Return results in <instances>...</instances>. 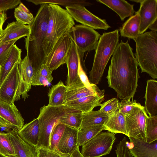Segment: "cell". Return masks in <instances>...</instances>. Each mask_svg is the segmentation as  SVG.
I'll list each match as a JSON object with an SVG mask.
<instances>
[{"label":"cell","mask_w":157,"mask_h":157,"mask_svg":"<svg viewBox=\"0 0 157 157\" xmlns=\"http://www.w3.org/2000/svg\"><path fill=\"white\" fill-rule=\"evenodd\" d=\"M138 66L128 40H121L112 55L106 78L109 86L122 100L133 99L140 77Z\"/></svg>","instance_id":"1"},{"label":"cell","mask_w":157,"mask_h":157,"mask_svg":"<svg viewBox=\"0 0 157 157\" xmlns=\"http://www.w3.org/2000/svg\"><path fill=\"white\" fill-rule=\"evenodd\" d=\"M48 4L40 5L36 16L29 25L30 32L25 38L26 56L31 62L34 74L46 63V59L43 48L49 21Z\"/></svg>","instance_id":"2"},{"label":"cell","mask_w":157,"mask_h":157,"mask_svg":"<svg viewBox=\"0 0 157 157\" xmlns=\"http://www.w3.org/2000/svg\"><path fill=\"white\" fill-rule=\"evenodd\" d=\"M49 21L43 48L45 58L59 40L69 33L75 23L74 19L65 10L58 5L49 4Z\"/></svg>","instance_id":"3"},{"label":"cell","mask_w":157,"mask_h":157,"mask_svg":"<svg viewBox=\"0 0 157 157\" xmlns=\"http://www.w3.org/2000/svg\"><path fill=\"white\" fill-rule=\"evenodd\" d=\"M136 44V58L141 72L157 78V32L151 31L133 39Z\"/></svg>","instance_id":"4"},{"label":"cell","mask_w":157,"mask_h":157,"mask_svg":"<svg viewBox=\"0 0 157 157\" xmlns=\"http://www.w3.org/2000/svg\"><path fill=\"white\" fill-rule=\"evenodd\" d=\"M119 40L118 29L101 35L95 49L93 64L89 72V81L91 84L97 85L101 81L105 68Z\"/></svg>","instance_id":"5"},{"label":"cell","mask_w":157,"mask_h":157,"mask_svg":"<svg viewBox=\"0 0 157 157\" xmlns=\"http://www.w3.org/2000/svg\"><path fill=\"white\" fill-rule=\"evenodd\" d=\"M76 110L64 105L56 107L44 105L40 108L37 118L40 126L39 138L35 149H49L50 135L55 125L66 113Z\"/></svg>","instance_id":"6"},{"label":"cell","mask_w":157,"mask_h":157,"mask_svg":"<svg viewBox=\"0 0 157 157\" xmlns=\"http://www.w3.org/2000/svg\"><path fill=\"white\" fill-rule=\"evenodd\" d=\"M69 33L76 46L81 62H83L84 53L95 49L101 35L94 29L80 25L73 26Z\"/></svg>","instance_id":"7"},{"label":"cell","mask_w":157,"mask_h":157,"mask_svg":"<svg viewBox=\"0 0 157 157\" xmlns=\"http://www.w3.org/2000/svg\"><path fill=\"white\" fill-rule=\"evenodd\" d=\"M116 139L113 133L101 132L82 146L81 153L84 157H101L109 154Z\"/></svg>","instance_id":"8"},{"label":"cell","mask_w":157,"mask_h":157,"mask_svg":"<svg viewBox=\"0 0 157 157\" xmlns=\"http://www.w3.org/2000/svg\"><path fill=\"white\" fill-rule=\"evenodd\" d=\"M148 117L144 107L140 103L125 115L128 137L144 139L146 119Z\"/></svg>","instance_id":"9"},{"label":"cell","mask_w":157,"mask_h":157,"mask_svg":"<svg viewBox=\"0 0 157 157\" xmlns=\"http://www.w3.org/2000/svg\"><path fill=\"white\" fill-rule=\"evenodd\" d=\"M66 10L72 18L77 22L94 29L107 30L110 28L105 19L94 15L81 5H75L66 7Z\"/></svg>","instance_id":"10"},{"label":"cell","mask_w":157,"mask_h":157,"mask_svg":"<svg viewBox=\"0 0 157 157\" xmlns=\"http://www.w3.org/2000/svg\"><path fill=\"white\" fill-rule=\"evenodd\" d=\"M71 45L69 33L61 37L55 45L46 58V64L53 71L65 63Z\"/></svg>","instance_id":"11"},{"label":"cell","mask_w":157,"mask_h":157,"mask_svg":"<svg viewBox=\"0 0 157 157\" xmlns=\"http://www.w3.org/2000/svg\"><path fill=\"white\" fill-rule=\"evenodd\" d=\"M20 74L19 85L15 97L14 101L20 99L21 96L25 100L28 97V92L31 89L34 70L32 63L26 56L18 64Z\"/></svg>","instance_id":"12"},{"label":"cell","mask_w":157,"mask_h":157,"mask_svg":"<svg viewBox=\"0 0 157 157\" xmlns=\"http://www.w3.org/2000/svg\"><path fill=\"white\" fill-rule=\"evenodd\" d=\"M19 63L15 64L0 87V99L11 104H14L15 97L19 84Z\"/></svg>","instance_id":"13"},{"label":"cell","mask_w":157,"mask_h":157,"mask_svg":"<svg viewBox=\"0 0 157 157\" xmlns=\"http://www.w3.org/2000/svg\"><path fill=\"white\" fill-rule=\"evenodd\" d=\"M137 12L140 18L139 34L144 33L154 22L157 21V0H141Z\"/></svg>","instance_id":"14"},{"label":"cell","mask_w":157,"mask_h":157,"mask_svg":"<svg viewBox=\"0 0 157 157\" xmlns=\"http://www.w3.org/2000/svg\"><path fill=\"white\" fill-rule=\"evenodd\" d=\"M129 138L130 144L131 145L128 148L132 156L134 157H157V140L149 143L143 139Z\"/></svg>","instance_id":"15"},{"label":"cell","mask_w":157,"mask_h":157,"mask_svg":"<svg viewBox=\"0 0 157 157\" xmlns=\"http://www.w3.org/2000/svg\"><path fill=\"white\" fill-rule=\"evenodd\" d=\"M105 92L96 94L65 102L64 105L83 113L92 111L100 106L104 100Z\"/></svg>","instance_id":"16"},{"label":"cell","mask_w":157,"mask_h":157,"mask_svg":"<svg viewBox=\"0 0 157 157\" xmlns=\"http://www.w3.org/2000/svg\"><path fill=\"white\" fill-rule=\"evenodd\" d=\"M78 129L66 126L56 148V151L70 156L74 152L77 145Z\"/></svg>","instance_id":"17"},{"label":"cell","mask_w":157,"mask_h":157,"mask_svg":"<svg viewBox=\"0 0 157 157\" xmlns=\"http://www.w3.org/2000/svg\"><path fill=\"white\" fill-rule=\"evenodd\" d=\"M71 45L67 59L68 73L66 86H69L80 79L78 75V71L80 59L76 45L71 36Z\"/></svg>","instance_id":"18"},{"label":"cell","mask_w":157,"mask_h":157,"mask_svg":"<svg viewBox=\"0 0 157 157\" xmlns=\"http://www.w3.org/2000/svg\"><path fill=\"white\" fill-rule=\"evenodd\" d=\"M105 92L104 90H100L94 84L90 88L86 87L79 80L72 85L67 86L65 102Z\"/></svg>","instance_id":"19"},{"label":"cell","mask_w":157,"mask_h":157,"mask_svg":"<svg viewBox=\"0 0 157 157\" xmlns=\"http://www.w3.org/2000/svg\"><path fill=\"white\" fill-rule=\"evenodd\" d=\"M0 117L15 127L19 131L23 126L24 120L14 104L0 99Z\"/></svg>","instance_id":"20"},{"label":"cell","mask_w":157,"mask_h":157,"mask_svg":"<svg viewBox=\"0 0 157 157\" xmlns=\"http://www.w3.org/2000/svg\"><path fill=\"white\" fill-rule=\"evenodd\" d=\"M30 32L29 25H24L17 21L8 23L0 36V43L27 36Z\"/></svg>","instance_id":"21"},{"label":"cell","mask_w":157,"mask_h":157,"mask_svg":"<svg viewBox=\"0 0 157 157\" xmlns=\"http://www.w3.org/2000/svg\"><path fill=\"white\" fill-rule=\"evenodd\" d=\"M13 147L16 157H36L35 147L25 142L19 135L18 131L8 132Z\"/></svg>","instance_id":"22"},{"label":"cell","mask_w":157,"mask_h":157,"mask_svg":"<svg viewBox=\"0 0 157 157\" xmlns=\"http://www.w3.org/2000/svg\"><path fill=\"white\" fill-rule=\"evenodd\" d=\"M40 132L39 120L36 118L23 125L18 133L25 142L36 148L38 144Z\"/></svg>","instance_id":"23"},{"label":"cell","mask_w":157,"mask_h":157,"mask_svg":"<svg viewBox=\"0 0 157 157\" xmlns=\"http://www.w3.org/2000/svg\"><path fill=\"white\" fill-rule=\"evenodd\" d=\"M145 98V111L150 117L157 115V81H147Z\"/></svg>","instance_id":"24"},{"label":"cell","mask_w":157,"mask_h":157,"mask_svg":"<svg viewBox=\"0 0 157 157\" xmlns=\"http://www.w3.org/2000/svg\"><path fill=\"white\" fill-rule=\"evenodd\" d=\"M96 1L106 5L114 11L122 21L127 17L133 16L134 13V5L124 0H97Z\"/></svg>","instance_id":"25"},{"label":"cell","mask_w":157,"mask_h":157,"mask_svg":"<svg viewBox=\"0 0 157 157\" xmlns=\"http://www.w3.org/2000/svg\"><path fill=\"white\" fill-rule=\"evenodd\" d=\"M104 130L114 134L120 133L128 137L125 124V116L121 113L118 109L109 116L103 125Z\"/></svg>","instance_id":"26"},{"label":"cell","mask_w":157,"mask_h":157,"mask_svg":"<svg viewBox=\"0 0 157 157\" xmlns=\"http://www.w3.org/2000/svg\"><path fill=\"white\" fill-rule=\"evenodd\" d=\"M21 50L14 44L7 57L1 67L0 72V87L6 76L15 64L19 63L21 59Z\"/></svg>","instance_id":"27"},{"label":"cell","mask_w":157,"mask_h":157,"mask_svg":"<svg viewBox=\"0 0 157 157\" xmlns=\"http://www.w3.org/2000/svg\"><path fill=\"white\" fill-rule=\"evenodd\" d=\"M67 86L61 81L53 86L49 90L48 95L49 102L48 105L53 107L64 105L65 103L66 94Z\"/></svg>","instance_id":"28"},{"label":"cell","mask_w":157,"mask_h":157,"mask_svg":"<svg viewBox=\"0 0 157 157\" xmlns=\"http://www.w3.org/2000/svg\"><path fill=\"white\" fill-rule=\"evenodd\" d=\"M140 18L138 14L130 17L123 25L120 29L121 36L133 39L140 35Z\"/></svg>","instance_id":"29"},{"label":"cell","mask_w":157,"mask_h":157,"mask_svg":"<svg viewBox=\"0 0 157 157\" xmlns=\"http://www.w3.org/2000/svg\"><path fill=\"white\" fill-rule=\"evenodd\" d=\"M109 116L99 110L83 113L82 121L80 128L103 125Z\"/></svg>","instance_id":"30"},{"label":"cell","mask_w":157,"mask_h":157,"mask_svg":"<svg viewBox=\"0 0 157 157\" xmlns=\"http://www.w3.org/2000/svg\"><path fill=\"white\" fill-rule=\"evenodd\" d=\"M103 130V125L80 128L78 133V146H82Z\"/></svg>","instance_id":"31"},{"label":"cell","mask_w":157,"mask_h":157,"mask_svg":"<svg viewBox=\"0 0 157 157\" xmlns=\"http://www.w3.org/2000/svg\"><path fill=\"white\" fill-rule=\"evenodd\" d=\"M82 115V113L78 110L68 112L60 118L59 122L78 129L81 127Z\"/></svg>","instance_id":"32"},{"label":"cell","mask_w":157,"mask_h":157,"mask_svg":"<svg viewBox=\"0 0 157 157\" xmlns=\"http://www.w3.org/2000/svg\"><path fill=\"white\" fill-rule=\"evenodd\" d=\"M144 140L149 143L157 140V115L147 118Z\"/></svg>","instance_id":"33"},{"label":"cell","mask_w":157,"mask_h":157,"mask_svg":"<svg viewBox=\"0 0 157 157\" xmlns=\"http://www.w3.org/2000/svg\"><path fill=\"white\" fill-rule=\"evenodd\" d=\"M35 5L43 4H52L60 5L65 7L75 5H81L84 6H89L90 4L87 2L82 0H27Z\"/></svg>","instance_id":"34"},{"label":"cell","mask_w":157,"mask_h":157,"mask_svg":"<svg viewBox=\"0 0 157 157\" xmlns=\"http://www.w3.org/2000/svg\"><path fill=\"white\" fill-rule=\"evenodd\" d=\"M14 15L17 21L24 25H30L34 18L29 10L21 2L15 8Z\"/></svg>","instance_id":"35"},{"label":"cell","mask_w":157,"mask_h":157,"mask_svg":"<svg viewBox=\"0 0 157 157\" xmlns=\"http://www.w3.org/2000/svg\"><path fill=\"white\" fill-rule=\"evenodd\" d=\"M0 154L7 157L15 155L14 148L8 133L0 132Z\"/></svg>","instance_id":"36"},{"label":"cell","mask_w":157,"mask_h":157,"mask_svg":"<svg viewBox=\"0 0 157 157\" xmlns=\"http://www.w3.org/2000/svg\"><path fill=\"white\" fill-rule=\"evenodd\" d=\"M66 126V125L59 122L55 125L50 135L49 149L56 151L57 146Z\"/></svg>","instance_id":"37"},{"label":"cell","mask_w":157,"mask_h":157,"mask_svg":"<svg viewBox=\"0 0 157 157\" xmlns=\"http://www.w3.org/2000/svg\"><path fill=\"white\" fill-rule=\"evenodd\" d=\"M118 99L113 98L101 104L99 110L109 117L114 113L118 109Z\"/></svg>","instance_id":"38"},{"label":"cell","mask_w":157,"mask_h":157,"mask_svg":"<svg viewBox=\"0 0 157 157\" xmlns=\"http://www.w3.org/2000/svg\"><path fill=\"white\" fill-rule=\"evenodd\" d=\"M19 39L0 43V66L3 65L6 59L13 46Z\"/></svg>","instance_id":"39"},{"label":"cell","mask_w":157,"mask_h":157,"mask_svg":"<svg viewBox=\"0 0 157 157\" xmlns=\"http://www.w3.org/2000/svg\"><path fill=\"white\" fill-rule=\"evenodd\" d=\"M139 103L136 102V100H122L118 103V110L121 113L125 116L130 113Z\"/></svg>","instance_id":"40"},{"label":"cell","mask_w":157,"mask_h":157,"mask_svg":"<svg viewBox=\"0 0 157 157\" xmlns=\"http://www.w3.org/2000/svg\"><path fill=\"white\" fill-rule=\"evenodd\" d=\"M115 151L117 157H132L128 150L126 137H124L117 145Z\"/></svg>","instance_id":"41"},{"label":"cell","mask_w":157,"mask_h":157,"mask_svg":"<svg viewBox=\"0 0 157 157\" xmlns=\"http://www.w3.org/2000/svg\"><path fill=\"white\" fill-rule=\"evenodd\" d=\"M36 157H73L68 156L49 149L41 147L36 149Z\"/></svg>","instance_id":"42"},{"label":"cell","mask_w":157,"mask_h":157,"mask_svg":"<svg viewBox=\"0 0 157 157\" xmlns=\"http://www.w3.org/2000/svg\"><path fill=\"white\" fill-rule=\"evenodd\" d=\"M20 3V0H0V11L6 12L14 8Z\"/></svg>","instance_id":"43"},{"label":"cell","mask_w":157,"mask_h":157,"mask_svg":"<svg viewBox=\"0 0 157 157\" xmlns=\"http://www.w3.org/2000/svg\"><path fill=\"white\" fill-rule=\"evenodd\" d=\"M52 72L47 65L44 63L41 66L39 70L36 73H39L50 83L53 79V77L52 75Z\"/></svg>","instance_id":"44"},{"label":"cell","mask_w":157,"mask_h":157,"mask_svg":"<svg viewBox=\"0 0 157 157\" xmlns=\"http://www.w3.org/2000/svg\"><path fill=\"white\" fill-rule=\"evenodd\" d=\"M78 75L80 80L86 87L89 88H90L94 85L91 84L85 72L82 67L80 60L79 64Z\"/></svg>","instance_id":"45"},{"label":"cell","mask_w":157,"mask_h":157,"mask_svg":"<svg viewBox=\"0 0 157 157\" xmlns=\"http://www.w3.org/2000/svg\"><path fill=\"white\" fill-rule=\"evenodd\" d=\"M50 83L38 73L34 74L33 77L32 85L48 86Z\"/></svg>","instance_id":"46"},{"label":"cell","mask_w":157,"mask_h":157,"mask_svg":"<svg viewBox=\"0 0 157 157\" xmlns=\"http://www.w3.org/2000/svg\"><path fill=\"white\" fill-rule=\"evenodd\" d=\"M7 19V15L5 12L0 11V36L3 30V25Z\"/></svg>","instance_id":"47"},{"label":"cell","mask_w":157,"mask_h":157,"mask_svg":"<svg viewBox=\"0 0 157 157\" xmlns=\"http://www.w3.org/2000/svg\"><path fill=\"white\" fill-rule=\"evenodd\" d=\"M4 126L8 127L13 130L18 131L16 128L0 117V128Z\"/></svg>","instance_id":"48"},{"label":"cell","mask_w":157,"mask_h":157,"mask_svg":"<svg viewBox=\"0 0 157 157\" xmlns=\"http://www.w3.org/2000/svg\"><path fill=\"white\" fill-rule=\"evenodd\" d=\"M72 155L73 157H84L82 155L79 150V147H78Z\"/></svg>","instance_id":"49"},{"label":"cell","mask_w":157,"mask_h":157,"mask_svg":"<svg viewBox=\"0 0 157 157\" xmlns=\"http://www.w3.org/2000/svg\"><path fill=\"white\" fill-rule=\"evenodd\" d=\"M149 28L151 31L157 32V21L152 23L149 27Z\"/></svg>","instance_id":"50"},{"label":"cell","mask_w":157,"mask_h":157,"mask_svg":"<svg viewBox=\"0 0 157 157\" xmlns=\"http://www.w3.org/2000/svg\"><path fill=\"white\" fill-rule=\"evenodd\" d=\"M0 128L1 130L5 131V132H7V133L10 132L12 130H13L8 127L5 126L2 127H0Z\"/></svg>","instance_id":"51"},{"label":"cell","mask_w":157,"mask_h":157,"mask_svg":"<svg viewBox=\"0 0 157 157\" xmlns=\"http://www.w3.org/2000/svg\"><path fill=\"white\" fill-rule=\"evenodd\" d=\"M130 1L135 2L137 3H140L141 1V0H130Z\"/></svg>","instance_id":"52"},{"label":"cell","mask_w":157,"mask_h":157,"mask_svg":"<svg viewBox=\"0 0 157 157\" xmlns=\"http://www.w3.org/2000/svg\"><path fill=\"white\" fill-rule=\"evenodd\" d=\"M0 157H7L0 154Z\"/></svg>","instance_id":"53"},{"label":"cell","mask_w":157,"mask_h":157,"mask_svg":"<svg viewBox=\"0 0 157 157\" xmlns=\"http://www.w3.org/2000/svg\"><path fill=\"white\" fill-rule=\"evenodd\" d=\"M8 157H16L15 155H10Z\"/></svg>","instance_id":"54"},{"label":"cell","mask_w":157,"mask_h":157,"mask_svg":"<svg viewBox=\"0 0 157 157\" xmlns=\"http://www.w3.org/2000/svg\"><path fill=\"white\" fill-rule=\"evenodd\" d=\"M1 66H0V70H1Z\"/></svg>","instance_id":"55"}]
</instances>
